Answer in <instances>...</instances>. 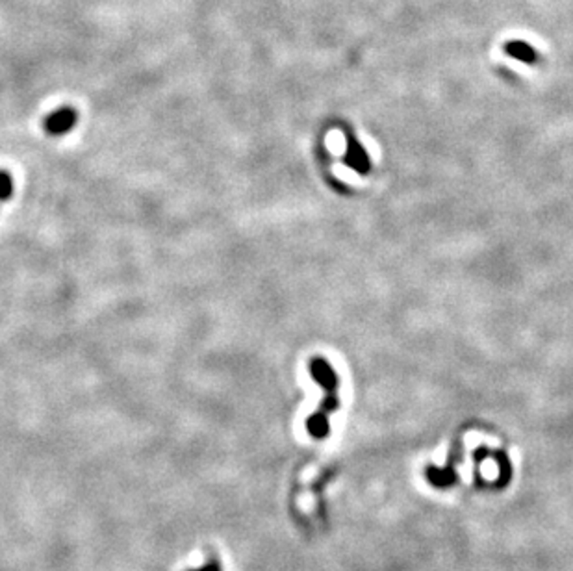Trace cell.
<instances>
[{
	"mask_svg": "<svg viewBox=\"0 0 573 571\" xmlns=\"http://www.w3.org/2000/svg\"><path fill=\"white\" fill-rule=\"evenodd\" d=\"M310 367H312V375H314L315 380L321 384L327 392L333 394L336 386H338V378H336V375H334V371L330 369L327 362L321 360V358H315Z\"/></svg>",
	"mask_w": 573,
	"mask_h": 571,
	"instance_id": "2",
	"label": "cell"
},
{
	"mask_svg": "<svg viewBox=\"0 0 573 571\" xmlns=\"http://www.w3.org/2000/svg\"><path fill=\"white\" fill-rule=\"evenodd\" d=\"M13 193V180L8 173H0V200L10 199Z\"/></svg>",
	"mask_w": 573,
	"mask_h": 571,
	"instance_id": "6",
	"label": "cell"
},
{
	"mask_svg": "<svg viewBox=\"0 0 573 571\" xmlns=\"http://www.w3.org/2000/svg\"><path fill=\"white\" fill-rule=\"evenodd\" d=\"M347 164L358 173L369 171V158H367L366 150L362 149L360 143L353 137L347 139Z\"/></svg>",
	"mask_w": 573,
	"mask_h": 571,
	"instance_id": "4",
	"label": "cell"
},
{
	"mask_svg": "<svg viewBox=\"0 0 573 571\" xmlns=\"http://www.w3.org/2000/svg\"><path fill=\"white\" fill-rule=\"evenodd\" d=\"M76 125V112L73 108H62L51 114L45 121V128L49 134L52 136H62V134H67L69 130H73Z\"/></svg>",
	"mask_w": 573,
	"mask_h": 571,
	"instance_id": "1",
	"label": "cell"
},
{
	"mask_svg": "<svg viewBox=\"0 0 573 571\" xmlns=\"http://www.w3.org/2000/svg\"><path fill=\"white\" fill-rule=\"evenodd\" d=\"M503 49L509 56L516 58V60L527 63V65H534V63L538 62L536 51L529 43H525V41H509V43H504Z\"/></svg>",
	"mask_w": 573,
	"mask_h": 571,
	"instance_id": "3",
	"label": "cell"
},
{
	"mask_svg": "<svg viewBox=\"0 0 573 571\" xmlns=\"http://www.w3.org/2000/svg\"><path fill=\"white\" fill-rule=\"evenodd\" d=\"M308 428H310V432H312L315 438H325L328 432L327 416L321 414V412H317L315 416H312L308 419Z\"/></svg>",
	"mask_w": 573,
	"mask_h": 571,
	"instance_id": "5",
	"label": "cell"
}]
</instances>
